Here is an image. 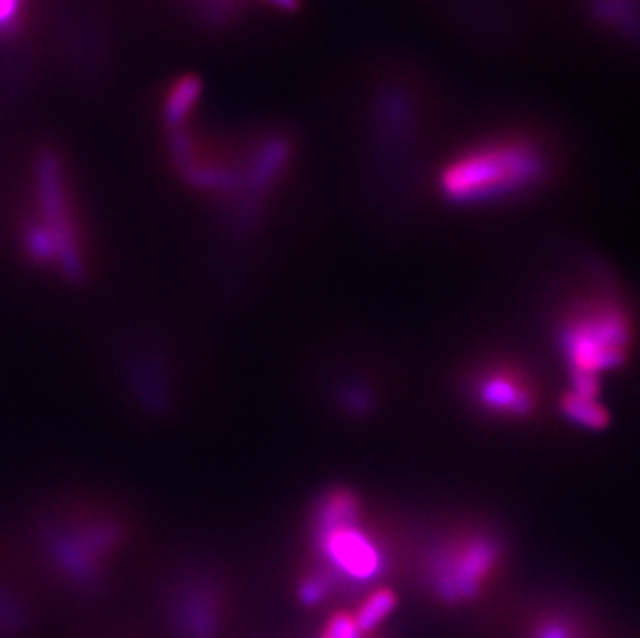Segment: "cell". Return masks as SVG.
<instances>
[{
    "label": "cell",
    "mask_w": 640,
    "mask_h": 638,
    "mask_svg": "<svg viewBox=\"0 0 640 638\" xmlns=\"http://www.w3.org/2000/svg\"><path fill=\"white\" fill-rule=\"evenodd\" d=\"M634 340L628 307L614 295H595L578 301L564 315L558 342L570 377L599 380L622 367Z\"/></svg>",
    "instance_id": "obj_1"
},
{
    "label": "cell",
    "mask_w": 640,
    "mask_h": 638,
    "mask_svg": "<svg viewBox=\"0 0 640 638\" xmlns=\"http://www.w3.org/2000/svg\"><path fill=\"white\" fill-rule=\"evenodd\" d=\"M313 531L326 572L353 585H369L386 570L382 541L363 522V506L353 489H332L315 508Z\"/></svg>",
    "instance_id": "obj_2"
},
{
    "label": "cell",
    "mask_w": 640,
    "mask_h": 638,
    "mask_svg": "<svg viewBox=\"0 0 640 638\" xmlns=\"http://www.w3.org/2000/svg\"><path fill=\"white\" fill-rule=\"evenodd\" d=\"M504 547L487 529H462L431 549L427 558V583L446 603L471 601L500 568Z\"/></svg>",
    "instance_id": "obj_3"
},
{
    "label": "cell",
    "mask_w": 640,
    "mask_h": 638,
    "mask_svg": "<svg viewBox=\"0 0 640 638\" xmlns=\"http://www.w3.org/2000/svg\"><path fill=\"white\" fill-rule=\"evenodd\" d=\"M525 154L485 152L450 168L444 177L446 195L454 201L473 203L508 195L533 181L535 164L522 158Z\"/></svg>",
    "instance_id": "obj_4"
},
{
    "label": "cell",
    "mask_w": 640,
    "mask_h": 638,
    "mask_svg": "<svg viewBox=\"0 0 640 638\" xmlns=\"http://www.w3.org/2000/svg\"><path fill=\"white\" fill-rule=\"evenodd\" d=\"M469 392L479 411L502 421H525L537 409V392L525 371L493 363L473 373Z\"/></svg>",
    "instance_id": "obj_5"
},
{
    "label": "cell",
    "mask_w": 640,
    "mask_h": 638,
    "mask_svg": "<svg viewBox=\"0 0 640 638\" xmlns=\"http://www.w3.org/2000/svg\"><path fill=\"white\" fill-rule=\"evenodd\" d=\"M562 415L583 429L597 431L607 427L609 423V411L603 406L599 396L580 394L576 390H566L560 400Z\"/></svg>",
    "instance_id": "obj_6"
},
{
    "label": "cell",
    "mask_w": 640,
    "mask_h": 638,
    "mask_svg": "<svg viewBox=\"0 0 640 638\" xmlns=\"http://www.w3.org/2000/svg\"><path fill=\"white\" fill-rule=\"evenodd\" d=\"M394 607H396V595H394L392 589H386V587L373 589L363 599V603L359 605L357 612L353 614L361 634L365 636V634L373 632L377 626H380L394 612Z\"/></svg>",
    "instance_id": "obj_7"
},
{
    "label": "cell",
    "mask_w": 640,
    "mask_h": 638,
    "mask_svg": "<svg viewBox=\"0 0 640 638\" xmlns=\"http://www.w3.org/2000/svg\"><path fill=\"white\" fill-rule=\"evenodd\" d=\"M199 94V81L195 77H185L179 81V85L174 87L170 98H168V106H166V121L170 125H177L183 121V116L189 112V108L193 106L195 98Z\"/></svg>",
    "instance_id": "obj_8"
},
{
    "label": "cell",
    "mask_w": 640,
    "mask_h": 638,
    "mask_svg": "<svg viewBox=\"0 0 640 638\" xmlns=\"http://www.w3.org/2000/svg\"><path fill=\"white\" fill-rule=\"evenodd\" d=\"M21 0H0V27L11 25L19 13Z\"/></svg>",
    "instance_id": "obj_9"
}]
</instances>
